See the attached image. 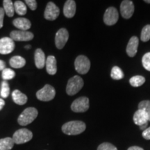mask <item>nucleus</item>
<instances>
[{"label": "nucleus", "instance_id": "obj_5", "mask_svg": "<svg viewBox=\"0 0 150 150\" xmlns=\"http://www.w3.org/2000/svg\"><path fill=\"white\" fill-rule=\"evenodd\" d=\"M74 67L76 72L79 74H87L91 68V61L86 56L80 55L75 59Z\"/></svg>", "mask_w": 150, "mask_h": 150}, {"label": "nucleus", "instance_id": "obj_18", "mask_svg": "<svg viewBox=\"0 0 150 150\" xmlns=\"http://www.w3.org/2000/svg\"><path fill=\"white\" fill-rule=\"evenodd\" d=\"M13 24L16 28L21 31H27L31 27V23L29 20L24 18H18L15 19Z\"/></svg>", "mask_w": 150, "mask_h": 150}, {"label": "nucleus", "instance_id": "obj_25", "mask_svg": "<svg viewBox=\"0 0 150 150\" xmlns=\"http://www.w3.org/2000/svg\"><path fill=\"white\" fill-rule=\"evenodd\" d=\"M145 78L144 76H140V75H137L131 77L129 80V83L133 87H139L141 86L142 84L145 83Z\"/></svg>", "mask_w": 150, "mask_h": 150}, {"label": "nucleus", "instance_id": "obj_21", "mask_svg": "<svg viewBox=\"0 0 150 150\" xmlns=\"http://www.w3.org/2000/svg\"><path fill=\"white\" fill-rule=\"evenodd\" d=\"M10 65L13 68L19 69L23 67L26 64V60L20 56H15L9 61Z\"/></svg>", "mask_w": 150, "mask_h": 150}, {"label": "nucleus", "instance_id": "obj_38", "mask_svg": "<svg viewBox=\"0 0 150 150\" xmlns=\"http://www.w3.org/2000/svg\"><path fill=\"white\" fill-rule=\"evenodd\" d=\"M4 105H5L4 100L3 99L0 98V110L2 109L4 106Z\"/></svg>", "mask_w": 150, "mask_h": 150}, {"label": "nucleus", "instance_id": "obj_22", "mask_svg": "<svg viewBox=\"0 0 150 150\" xmlns=\"http://www.w3.org/2000/svg\"><path fill=\"white\" fill-rule=\"evenodd\" d=\"M15 142L12 138H7L0 139V150H11L13 147Z\"/></svg>", "mask_w": 150, "mask_h": 150}, {"label": "nucleus", "instance_id": "obj_23", "mask_svg": "<svg viewBox=\"0 0 150 150\" xmlns=\"http://www.w3.org/2000/svg\"><path fill=\"white\" fill-rule=\"evenodd\" d=\"M4 10L7 16L13 17L15 14V8H14V3L11 0H4L3 1Z\"/></svg>", "mask_w": 150, "mask_h": 150}, {"label": "nucleus", "instance_id": "obj_41", "mask_svg": "<svg viewBox=\"0 0 150 150\" xmlns=\"http://www.w3.org/2000/svg\"><path fill=\"white\" fill-rule=\"evenodd\" d=\"M31 48V45H26L25 46V49L26 50H29V49Z\"/></svg>", "mask_w": 150, "mask_h": 150}, {"label": "nucleus", "instance_id": "obj_26", "mask_svg": "<svg viewBox=\"0 0 150 150\" xmlns=\"http://www.w3.org/2000/svg\"><path fill=\"white\" fill-rule=\"evenodd\" d=\"M110 77L114 80H120L124 78V73L122 70L117 66H114L110 72Z\"/></svg>", "mask_w": 150, "mask_h": 150}, {"label": "nucleus", "instance_id": "obj_31", "mask_svg": "<svg viewBox=\"0 0 150 150\" xmlns=\"http://www.w3.org/2000/svg\"><path fill=\"white\" fill-rule=\"evenodd\" d=\"M97 150H117V147L109 142H103L99 147Z\"/></svg>", "mask_w": 150, "mask_h": 150}, {"label": "nucleus", "instance_id": "obj_8", "mask_svg": "<svg viewBox=\"0 0 150 150\" xmlns=\"http://www.w3.org/2000/svg\"><path fill=\"white\" fill-rule=\"evenodd\" d=\"M119 14L115 7H109L106 9L104 15V22L106 25L112 26L117 23Z\"/></svg>", "mask_w": 150, "mask_h": 150}, {"label": "nucleus", "instance_id": "obj_9", "mask_svg": "<svg viewBox=\"0 0 150 150\" xmlns=\"http://www.w3.org/2000/svg\"><path fill=\"white\" fill-rule=\"evenodd\" d=\"M10 38L14 41L21 42V41H30L33 40L34 35L31 32L28 31L21 30H14L10 33Z\"/></svg>", "mask_w": 150, "mask_h": 150}, {"label": "nucleus", "instance_id": "obj_13", "mask_svg": "<svg viewBox=\"0 0 150 150\" xmlns=\"http://www.w3.org/2000/svg\"><path fill=\"white\" fill-rule=\"evenodd\" d=\"M120 12L122 16L125 19L131 18L134 13V2L130 0H125L120 4Z\"/></svg>", "mask_w": 150, "mask_h": 150}, {"label": "nucleus", "instance_id": "obj_19", "mask_svg": "<svg viewBox=\"0 0 150 150\" xmlns=\"http://www.w3.org/2000/svg\"><path fill=\"white\" fill-rule=\"evenodd\" d=\"M46 70L49 74L54 75L57 72L56 59L54 56H49L46 59Z\"/></svg>", "mask_w": 150, "mask_h": 150}, {"label": "nucleus", "instance_id": "obj_35", "mask_svg": "<svg viewBox=\"0 0 150 150\" xmlns=\"http://www.w3.org/2000/svg\"><path fill=\"white\" fill-rule=\"evenodd\" d=\"M142 137L145 140H150V127H148L142 132Z\"/></svg>", "mask_w": 150, "mask_h": 150}, {"label": "nucleus", "instance_id": "obj_30", "mask_svg": "<svg viewBox=\"0 0 150 150\" xmlns=\"http://www.w3.org/2000/svg\"><path fill=\"white\" fill-rule=\"evenodd\" d=\"M142 66L147 71H150V52H147L142 56Z\"/></svg>", "mask_w": 150, "mask_h": 150}, {"label": "nucleus", "instance_id": "obj_2", "mask_svg": "<svg viewBox=\"0 0 150 150\" xmlns=\"http://www.w3.org/2000/svg\"><path fill=\"white\" fill-rule=\"evenodd\" d=\"M38 115V112L35 108H27L18 117V122L21 126H27L35 120Z\"/></svg>", "mask_w": 150, "mask_h": 150}, {"label": "nucleus", "instance_id": "obj_36", "mask_svg": "<svg viewBox=\"0 0 150 150\" xmlns=\"http://www.w3.org/2000/svg\"><path fill=\"white\" fill-rule=\"evenodd\" d=\"M6 68V63L2 60H0V71L4 70Z\"/></svg>", "mask_w": 150, "mask_h": 150}, {"label": "nucleus", "instance_id": "obj_10", "mask_svg": "<svg viewBox=\"0 0 150 150\" xmlns=\"http://www.w3.org/2000/svg\"><path fill=\"white\" fill-rule=\"evenodd\" d=\"M69 39V33L65 28H61L56 33L55 45L59 50L64 47Z\"/></svg>", "mask_w": 150, "mask_h": 150}, {"label": "nucleus", "instance_id": "obj_40", "mask_svg": "<svg viewBox=\"0 0 150 150\" xmlns=\"http://www.w3.org/2000/svg\"><path fill=\"white\" fill-rule=\"evenodd\" d=\"M147 112V116H148V120L149 121H150V108L149 110H147V111H146Z\"/></svg>", "mask_w": 150, "mask_h": 150}, {"label": "nucleus", "instance_id": "obj_12", "mask_svg": "<svg viewBox=\"0 0 150 150\" xmlns=\"http://www.w3.org/2000/svg\"><path fill=\"white\" fill-rule=\"evenodd\" d=\"M15 42L9 37H4L0 39V54H8L15 49Z\"/></svg>", "mask_w": 150, "mask_h": 150}, {"label": "nucleus", "instance_id": "obj_4", "mask_svg": "<svg viewBox=\"0 0 150 150\" xmlns=\"http://www.w3.org/2000/svg\"><path fill=\"white\" fill-rule=\"evenodd\" d=\"M33 133L27 129H20L16 131L13 135V140L15 144L21 145L29 142L32 139Z\"/></svg>", "mask_w": 150, "mask_h": 150}, {"label": "nucleus", "instance_id": "obj_29", "mask_svg": "<svg viewBox=\"0 0 150 150\" xmlns=\"http://www.w3.org/2000/svg\"><path fill=\"white\" fill-rule=\"evenodd\" d=\"M16 76V72L10 68H5L2 71V78L4 81L11 80Z\"/></svg>", "mask_w": 150, "mask_h": 150}, {"label": "nucleus", "instance_id": "obj_14", "mask_svg": "<svg viewBox=\"0 0 150 150\" xmlns=\"http://www.w3.org/2000/svg\"><path fill=\"white\" fill-rule=\"evenodd\" d=\"M139 40L136 36H132L129 40L127 46V54L130 57H134L138 51Z\"/></svg>", "mask_w": 150, "mask_h": 150}, {"label": "nucleus", "instance_id": "obj_39", "mask_svg": "<svg viewBox=\"0 0 150 150\" xmlns=\"http://www.w3.org/2000/svg\"><path fill=\"white\" fill-rule=\"evenodd\" d=\"M147 123H146V124H145V125H142V126H140V129H141V130L145 131V129H147Z\"/></svg>", "mask_w": 150, "mask_h": 150}, {"label": "nucleus", "instance_id": "obj_37", "mask_svg": "<svg viewBox=\"0 0 150 150\" xmlns=\"http://www.w3.org/2000/svg\"><path fill=\"white\" fill-rule=\"evenodd\" d=\"M127 150H144L142 148L140 147H137V146H133V147H130Z\"/></svg>", "mask_w": 150, "mask_h": 150}, {"label": "nucleus", "instance_id": "obj_20", "mask_svg": "<svg viewBox=\"0 0 150 150\" xmlns=\"http://www.w3.org/2000/svg\"><path fill=\"white\" fill-rule=\"evenodd\" d=\"M12 98L16 104L24 105L27 102L28 98L25 94L22 93L18 90H15L12 93Z\"/></svg>", "mask_w": 150, "mask_h": 150}, {"label": "nucleus", "instance_id": "obj_6", "mask_svg": "<svg viewBox=\"0 0 150 150\" xmlns=\"http://www.w3.org/2000/svg\"><path fill=\"white\" fill-rule=\"evenodd\" d=\"M55 89L50 84H47L36 93L37 99L42 102H49L52 100L55 97Z\"/></svg>", "mask_w": 150, "mask_h": 150}, {"label": "nucleus", "instance_id": "obj_3", "mask_svg": "<svg viewBox=\"0 0 150 150\" xmlns=\"http://www.w3.org/2000/svg\"><path fill=\"white\" fill-rule=\"evenodd\" d=\"M84 84L83 80L79 76H74L70 78L66 86V93L68 95L72 96L81 91Z\"/></svg>", "mask_w": 150, "mask_h": 150}, {"label": "nucleus", "instance_id": "obj_24", "mask_svg": "<svg viewBox=\"0 0 150 150\" xmlns=\"http://www.w3.org/2000/svg\"><path fill=\"white\" fill-rule=\"evenodd\" d=\"M14 8L15 12L20 16H24L27 12V6L22 1H16L14 2Z\"/></svg>", "mask_w": 150, "mask_h": 150}, {"label": "nucleus", "instance_id": "obj_27", "mask_svg": "<svg viewBox=\"0 0 150 150\" xmlns=\"http://www.w3.org/2000/svg\"><path fill=\"white\" fill-rule=\"evenodd\" d=\"M140 40L142 42H147L150 40V24L146 25L142 28L140 34Z\"/></svg>", "mask_w": 150, "mask_h": 150}, {"label": "nucleus", "instance_id": "obj_1", "mask_svg": "<svg viewBox=\"0 0 150 150\" xmlns=\"http://www.w3.org/2000/svg\"><path fill=\"white\" fill-rule=\"evenodd\" d=\"M86 129V124L82 121L74 120L65 123L62 126V131L69 136H75L83 133Z\"/></svg>", "mask_w": 150, "mask_h": 150}, {"label": "nucleus", "instance_id": "obj_16", "mask_svg": "<svg viewBox=\"0 0 150 150\" xmlns=\"http://www.w3.org/2000/svg\"><path fill=\"white\" fill-rule=\"evenodd\" d=\"M133 120H134V123L136 124V125L140 127L145 125L146 123H147V122L149 121L148 120V116L147 112L140 109H138L137 111H136V112H135Z\"/></svg>", "mask_w": 150, "mask_h": 150}, {"label": "nucleus", "instance_id": "obj_15", "mask_svg": "<svg viewBox=\"0 0 150 150\" xmlns=\"http://www.w3.org/2000/svg\"><path fill=\"white\" fill-rule=\"evenodd\" d=\"M76 6L74 0H67L63 7V14L67 18H72L76 13Z\"/></svg>", "mask_w": 150, "mask_h": 150}, {"label": "nucleus", "instance_id": "obj_28", "mask_svg": "<svg viewBox=\"0 0 150 150\" xmlns=\"http://www.w3.org/2000/svg\"><path fill=\"white\" fill-rule=\"evenodd\" d=\"M10 94V88L8 82L6 81H3L1 83V91H0V95L3 98H7Z\"/></svg>", "mask_w": 150, "mask_h": 150}, {"label": "nucleus", "instance_id": "obj_33", "mask_svg": "<svg viewBox=\"0 0 150 150\" xmlns=\"http://www.w3.org/2000/svg\"><path fill=\"white\" fill-rule=\"evenodd\" d=\"M25 3L31 11H35L37 8V1L35 0H26Z\"/></svg>", "mask_w": 150, "mask_h": 150}, {"label": "nucleus", "instance_id": "obj_7", "mask_svg": "<svg viewBox=\"0 0 150 150\" xmlns=\"http://www.w3.org/2000/svg\"><path fill=\"white\" fill-rule=\"evenodd\" d=\"M89 107V99L86 97H79L75 99L71 105V109L75 112H86L88 110Z\"/></svg>", "mask_w": 150, "mask_h": 150}, {"label": "nucleus", "instance_id": "obj_11", "mask_svg": "<svg viewBox=\"0 0 150 150\" xmlns=\"http://www.w3.org/2000/svg\"><path fill=\"white\" fill-rule=\"evenodd\" d=\"M59 14L60 9L55 4L50 1L47 4L45 11L44 13V17L46 20L54 21L59 17Z\"/></svg>", "mask_w": 150, "mask_h": 150}, {"label": "nucleus", "instance_id": "obj_17", "mask_svg": "<svg viewBox=\"0 0 150 150\" xmlns=\"http://www.w3.org/2000/svg\"><path fill=\"white\" fill-rule=\"evenodd\" d=\"M34 61L35 65L37 68L42 69L45 65L46 63V58L45 54L44 52L40 48H38L35 51L34 54Z\"/></svg>", "mask_w": 150, "mask_h": 150}, {"label": "nucleus", "instance_id": "obj_42", "mask_svg": "<svg viewBox=\"0 0 150 150\" xmlns=\"http://www.w3.org/2000/svg\"><path fill=\"white\" fill-rule=\"evenodd\" d=\"M145 2H146V3H148V4H150V1H147V0H145Z\"/></svg>", "mask_w": 150, "mask_h": 150}, {"label": "nucleus", "instance_id": "obj_32", "mask_svg": "<svg viewBox=\"0 0 150 150\" xmlns=\"http://www.w3.org/2000/svg\"><path fill=\"white\" fill-rule=\"evenodd\" d=\"M150 108V101L149 100H144L142 101L138 104V109L143 110L145 111H147Z\"/></svg>", "mask_w": 150, "mask_h": 150}, {"label": "nucleus", "instance_id": "obj_34", "mask_svg": "<svg viewBox=\"0 0 150 150\" xmlns=\"http://www.w3.org/2000/svg\"><path fill=\"white\" fill-rule=\"evenodd\" d=\"M5 12L3 8H0V29L3 27L4 18Z\"/></svg>", "mask_w": 150, "mask_h": 150}]
</instances>
